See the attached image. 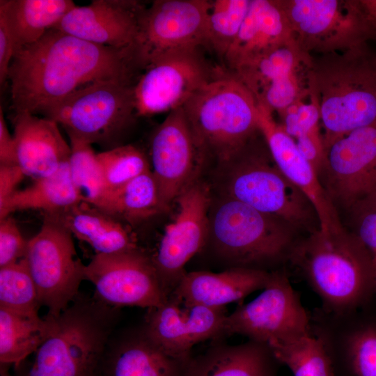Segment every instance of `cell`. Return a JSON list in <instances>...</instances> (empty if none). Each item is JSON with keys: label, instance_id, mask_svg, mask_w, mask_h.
Returning a JSON list of instances; mask_svg holds the SVG:
<instances>
[{"label": "cell", "instance_id": "1", "mask_svg": "<svg viewBox=\"0 0 376 376\" xmlns=\"http://www.w3.org/2000/svg\"><path fill=\"white\" fill-rule=\"evenodd\" d=\"M129 48L96 45L56 29L14 54L8 72L14 112L42 115L71 93L102 80L132 82Z\"/></svg>", "mask_w": 376, "mask_h": 376}, {"label": "cell", "instance_id": "2", "mask_svg": "<svg viewBox=\"0 0 376 376\" xmlns=\"http://www.w3.org/2000/svg\"><path fill=\"white\" fill-rule=\"evenodd\" d=\"M308 89L320 111L325 149L336 139L376 123V53L366 44L313 56Z\"/></svg>", "mask_w": 376, "mask_h": 376}, {"label": "cell", "instance_id": "3", "mask_svg": "<svg viewBox=\"0 0 376 376\" xmlns=\"http://www.w3.org/2000/svg\"><path fill=\"white\" fill-rule=\"evenodd\" d=\"M118 309L79 295L54 318L31 363L14 366L15 376H98Z\"/></svg>", "mask_w": 376, "mask_h": 376}, {"label": "cell", "instance_id": "4", "mask_svg": "<svg viewBox=\"0 0 376 376\" xmlns=\"http://www.w3.org/2000/svg\"><path fill=\"white\" fill-rule=\"evenodd\" d=\"M324 302L335 311L360 304L375 286L373 258L346 228L320 229L299 240L288 258Z\"/></svg>", "mask_w": 376, "mask_h": 376}, {"label": "cell", "instance_id": "5", "mask_svg": "<svg viewBox=\"0 0 376 376\" xmlns=\"http://www.w3.org/2000/svg\"><path fill=\"white\" fill-rule=\"evenodd\" d=\"M209 221L203 249H207L224 270L267 271L288 258L299 240L298 230L284 220L224 196L210 212Z\"/></svg>", "mask_w": 376, "mask_h": 376}, {"label": "cell", "instance_id": "6", "mask_svg": "<svg viewBox=\"0 0 376 376\" xmlns=\"http://www.w3.org/2000/svg\"><path fill=\"white\" fill-rule=\"evenodd\" d=\"M183 109L203 155L213 156L220 164L230 159L260 132L258 102L229 70L218 69Z\"/></svg>", "mask_w": 376, "mask_h": 376}, {"label": "cell", "instance_id": "7", "mask_svg": "<svg viewBox=\"0 0 376 376\" xmlns=\"http://www.w3.org/2000/svg\"><path fill=\"white\" fill-rule=\"evenodd\" d=\"M256 137L230 159L221 164L226 171L224 196L277 217L298 231L308 234L320 229L308 198L282 173L265 140L259 144Z\"/></svg>", "mask_w": 376, "mask_h": 376}, {"label": "cell", "instance_id": "8", "mask_svg": "<svg viewBox=\"0 0 376 376\" xmlns=\"http://www.w3.org/2000/svg\"><path fill=\"white\" fill-rule=\"evenodd\" d=\"M306 52H341L376 39V24L360 0H279Z\"/></svg>", "mask_w": 376, "mask_h": 376}, {"label": "cell", "instance_id": "9", "mask_svg": "<svg viewBox=\"0 0 376 376\" xmlns=\"http://www.w3.org/2000/svg\"><path fill=\"white\" fill-rule=\"evenodd\" d=\"M134 85L120 80L90 83L50 108L43 116L61 125L69 137L91 145L109 144L136 116Z\"/></svg>", "mask_w": 376, "mask_h": 376}, {"label": "cell", "instance_id": "10", "mask_svg": "<svg viewBox=\"0 0 376 376\" xmlns=\"http://www.w3.org/2000/svg\"><path fill=\"white\" fill-rule=\"evenodd\" d=\"M72 234L55 217L44 214L38 233L28 240L25 259L47 315L56 318L79 295L85 280Z\"/></svg>", "mask_w": 376, "mask_h": 376}, {"label": "cell", "instance_id": "11", "mask_svg": "<svg viewBox=\"0 0 376 376\" xmlns=\"http://www.w3.org/2000/svg\"><path fill=\"white\" fill-rule=\"evenodd\" d=\"M309 316L283 272H270L262 292L226 317L220 340L242 335L268 345L311 333Z\"/></svg>", "mask_w": 376, "mask_h": 376}, {"label": "cell", "instance_id": "12", "mask_svg": "<svg viewBox=\"0 0 376 376\" xmlns=\"http://www.w3.org/2000/svg\"><path fill=\"white\" fill-rule=\"evenodd\" d=\"M210 1L156 0L145 8L137 36L130 47L136 70L180 51L206 45Z\"/></svg>", "mask_w": 376, "mask_h": 376}, {"label": "cell", "instance_id": "13", "mask_svg": "<svg viewBox=\"0 0 376 376\" xmlns=\"http://www.w3.org/2000/svg\"><path fill=\"white\" fill-rule=\"evenodd\" d=\"M85 280L95 286L94 297L113 308L159 307L169 299L151 256L141 248L96 253L84 269Z\"/></svg>", "mask_w": 376, "mask_h": 376}, {"label": "cell", "instance_id": "14", "mask_svg": "<svg viewBox=\"0 0 376 376\" xmlns=\"http://www.w3.org/2000/svg\"><path fill=\"white\" fill-rule=\"evenodd\" d=\"M175 201L178 214L166 227L156 253L151 256L168 297L186 274L185 265L206 244L211 205L210 188L197 180Z\"/></svg>", "mask_w": 376, "mask_h": 376}, {"label": "cell", "instance_id": "15", "mask_svg": "<svg viewBox=\"0 0 376 376\" xmlns=\"http://www.w3.org/2000/svg\"><path fill=\"white\" fill-rule=\"evenodd\" d=\"M197 49L166 55L150 64L134 83L137 116H150L183 107L216 74Z\"/></svg>", "mask_w": 376, "mask_h": 376}, {"label": "cell", "instance_id": "16", "mask_svg": "<svg viewBox=\"0 0 376 376\" xmlns=\"http://www.w3.org/2000/svg\"><path fill=\"white\" fill-rule=\"evenodd\" d=\"M318 177L339 215L376 187V123L327 146Z\"/></svg>", "mask_w": 376, "mask_h": 376}, {"label": "cell", "instance_id": "17", "mask_svg": "<svg viewBox=\"0 0 376 376\" xmlns=\"http://www.w3.org/2000/svg\"><path fill=\"white\" fill-rule=\"evenodd\" d=\"M312 61L313 55L304 52L295 39L230 72L258 104L279 115L308 97V74Z\"/></svg>", "mask_w": 376, "mask_h": 376}, {"label": "cell", "instance_id": "18", "mask_svg": "<svg viewBox=\"0 0 376 376\" xmlns=\"http://www.w3.org/2000/svg\"><path fill=\"white\" fill-rule=\"evenodd\" d=\"M203 158L183 107L170 111L150 142L151 171L164 210L198 180Z\"/></svg>", "mask_w": 376, "mask_h": 376}, {"label": "cell", "instance_id": "19", "mask_svg": "<svg viewBox=\"0 0 376 376\" xmlns=\"http://www.w3.org/2000/svg\"><path fill=\"white\" fill-rule=\"evenodd\" d=\"M180 306L169 297L162 306L148 309L142 326L166 353L187 358L195 345L220 339L228 313L226 306L194 305L181 308Z\"/></svg>", "mask_w": 376, "mask_h": 376}, {"label": "cell", "instance_id": "20", "mask_svg": "<svg viewBox=\"0 0 376 376\" xmlns=\"http://www.w3.org/2000/svg\"><path fill=\"white\" fill-rule=\"evenodd\" d=\"M258 129L274 162L285 176L308 198L320 230L336 233L345 227L317 173L299 150L295 140L276 123L273 112L258 104Z\"/></svg>", "mask_w": 376, "mask_h": 376}, {"label": "cell", "instance_id": "21", "mask_svg": "<svg viewBox=\"0 0 376 376\" xmlns=\"http://www.w3.org/2000/svg\"><path fill=\"white\" fill-rule=\"evenodd\" d=\"M145 8L137 1L93 0L87 6H75L54 29L96 45L130 48Z\"/></svg>", "mask_w": 376, "mask_h": 376}, {"label": "cell", "instance_id": "22", "mask_svg": "<svg viewBox=\"0 0 376 376\" xmlns=\"http://www.w3.org/2000/svg\"><path fill=\"white\" fill-rule=\"evenodd\" d=\"M191 357L166 353L141 326L111 336L98 376H184Z\"/></svg>", "mask_w": 376, "mask_h": 376}, {"label": "cell", "instance_id": "23", "mask_svg": "<svg viewBox=\"0 0 376 376\" xmlns=\"http://www.w3.org/2000/svg\"><path fill=\"white\" fill-rule=\"evenodd\" d=\"M13 123L17 165L34 180L49 175L68 162L71 148L58 124L27 111L14 112Z\"/></svg>", "mask_w": 376, "mask_h": 376}, {"label": "cell", "instance_id": "24", "mask_svg": "<svg viewBox=\"0 0 376 376\" xmlns=\"http://www.w3.org/2000/svg\"><path fill=\"white\" fill-rule=\"evenodd\" d=\"M269 276L267 271L249 268H230L220 272L192 271L186 272L169 297L185 307H225L263 290Z\"/></svg>", "mask_w": 376, "mask_h": 376}, {"label": "cell", "instance_id": "25", "mask_svg": "<svg viewBox=\"0 0 376 376\" xmlns=\"http://www.w3.org/2000/svg\"><path fill=\"white\" fill-rule=\"evenodd\" d=\"M295 40L279 0H251L239 34L224 59L230 71Z\"/></svg>", "mask_w": 376, "mask_h": 376}, {"label": "cell", "instance_id": "26", "mask_svg": "<svg viewBox=\"0 0 376 376\" xmlns=\"http://www.w3.org/2000/svg\"><path fill=\"white\" fill-rule=\"evenodd\" d=\"M212 341L204 352L192 354L184 376H272L276 359L268 345L250 340L237 345Z\"/></svg>", "mask_w": 376, "mask_h": 376}, {"label": "cell", "instance_id": "27", "mask_svg": "<svg viewBox=\"0 0 376 376\" xmlns=\"http://www.w3.org/2000/svg\"><path fill=\"white\" fill-rule=\"evenodd\" d=\"M50 215L56 217L73 236L89 244L96 253H113L139 247L135 237L119 219L86 202Z\"/></svg>", "mask_w": 376, "mask_h": 376}, {"label": "cell", "instance_id": "28", "mask_svg": "<svg viewBox=\"0 0 376 376\" xmlns=\"http://www.w3.org/2000/svg\"><path fill=\"white\" fill-rule=\"evenodd\" d=\"M82 202L69 171L68 162L54 173L35 180L29 187L17 189L1 205L0 219L26 210L56 214Z\"/></svg>", "mask_w": 376, "mask_h": 376}, {"label": "cell", "instance_id": "29", "mask_svg": "<svg viewBox=\"0 0 376 376\" xmlns=\"http://www.w3.org/2000/svg\"><path fill=\"white\" fill-rule=\"evenodd\" d=\"M75 6L71 0H1L0 16L10 29L16 52L39 40Z\"/></svg>", "mask_w": 376, "mask_h": 376}, {"label": "cell", "instance_id": "30", "mask_svg": "<svg viewBox=\"0 0 376 376\" xmlns=\"http://www.w3.org/2000/svg\"><path fill=\"white\" fill-rule=\"evenodd\" d=\"M54 317L31 318L0 308V364L17 366L50 334Z\"/></svg>", "mask_w": 376, "mask_h": 376}, {"label": "cell", "instance_id": "31", "mask_svg": "<svg viewBox=\"0 0 376 376\" xmlns=\"http://www.w3.org/2000/svg\"><path fill=\"white\" fill-rule=\"evenodd\" d=\"M96 207L119 220L130 223L164 210L151 170L107 191Z\"/></svg>", "mask_w": 376, "mask_h": 376}, {"label": "cell", "instance_id": "32", "mask_svg": "<svg viewBox=\"0 0 376 376\" xmlns=\"http://www.w3.org/2000/svg\"><path fill=\"white\" fill-rule=\"evenodd\" d=\"M268 346L276 361L287 366L293 376H334L326 344L311 333Z\"/></svg>", "mask_w": 376, "mask_h": 376}, {"label": "cell", "instance_id": "33", "mask_svg": "<svg viewBox=\"0 0 376 376\" xmlns=\"http://www.w3.org/2000/svg\"><path fill=\"white\" fill-rule=\"evenodd\" d=\"M38 292L25 258L0 267V308L31 318H40Z\"/></svg>", "mask_w": 376, "mask_h": 376}, {"label": "cell", "instance_id": "34", "mask_svg": "<svg viewBox=\"0 0 376 376\" xmlns=\"http://www.w3.org/2000/svg\"><path fill=\"white\" fill-rule=\"evenodd\" d=\"M251 0L210 1L206 45L224 58L241 29Z\"/></svg>", "mask_w": 376, "mask_h": 376}, {"label": "cell", "instance_id": "35", "mask_svg": "<svg viewBox=\"0 0 376 376\" xmlns=\"http://www.w3.org/2000/svg\"><path fill=\"white\" fill-rule=\"evenodd\" d=\"M70 138L71 154L68 160L71 179L82 201L96 207L106 194L102 171L91 144Z\"/></svg>", "mask_w": 376, "mask_h": 376}, {"label": "cell", "instance_id": "36", "mask_svg": "<svg viewBox=\"0 0 376 376\" xmlns=\"http://www.w3.org/2000/svg\"><path fill=\"white\" fill-rule=\"evenodd\" d=\"M97 158L107 192L151 170L145 153L133 145L117 146L97 153Z\"/></svg>", "mask_w": 376, "mask_h": 376}, {"label": "cell", "instance_id": "37", "mask_svg": "<svg viewBox=\"0 0 376 376\" xmlns=\"http://www.w3.org/2000/svg\"><path fill=\"white\" fill-rule=\"evenodd\" d=\"M346 228L368 249L376 256V187L357 201L344 214Z\"/></svg>", "mask_w": 376, "mask_h": 376}, {"label": "cell", "instance_id": "38", "mask_svg": "<svg viewBox=\"0 0 376 376\" xmlns=\"http://www.w3.org/2000/svg\"><path fill=\"white\" fill-rule=\"evenodd\" d=\"M347 355L354 376H376V327L354 331L347 338Z\"/></svg>", "mask_w": 376, "mask_h": 376}, {"label": "cell", "instance_id": "39", "mask_svg": "<svg viewBox=\"0 0 376 376\" xmlns=\"http://www.w3.org/2000/svg\"><path fill=\"white\" fill-rule=\"evenodd\" d=\"M281 125L293 139L320 130V113L316 104L299 101L279 114Z\"/></svg>", "mask_w": 376, "mask_h": 376}, {"label": "cell", "instance_id": "40", "mask_svg": "<svg viewBox=\"0 0 376 376\" xmlns=\"http://www.w3.org/2000/svg\"><path fill=\"white\" fill-rule=\"evenodd\" d=\"M27 244L12 217L0 219V267L25 258Z\"/></svg>", "mask_w": 376, "mask_h": 376}, {"label": "cell", "instance_id": "41", "mask_svg": "<svg viewBox=\"0 0 376 376\" xmlns=\"http://www.w3.org/2000/svg\"><path fill=\"white\" fill-rule=\"evenodd\" d=\"M294 140L301 154L319 176L325 159V149L320 130L301 135Z\"/></svg>", "mask_w": 376, "mask_h": 376}, {"label": "cell", "instance_id": "42", "mask_svg": "<svg viewBox=\"0 0 376 376\" xmlns=\"http://www.w3.org/2000/svg\"><path fill=\"white\" fill-rule=\"evenodd\" d=\"M15 53L12 34L5 21L0 16V84L3 85L8 78L9 68Z\"/></svg>", "mask_w": 376, "mask_h": 376}, {"label": "cell", "instance_id": "43", "mask_svg": "<svg viewBox=\"0 0 376 376\" xmlns=\"http://www.w3.org/2000/svg\"><path fill=\"white\" fill-rule=\"evenodd\" d=\"M25 175L17 164H0V205L15 191Z\"/></svg>", "mask_w": 376, "mask_h": 376}, {"label": "cell", "instance_id": "44", "mask_svg": "<svg viewBox=\"0 0 376 376\" xmlns=\"http://www.w3.org/2000/svg\"><path fill=\"white\" fill-rule=\"evenodd\" d=\"M0 164H17L14 137L8 130L1 107L0 108Z\"/></svg>", "mask_w": 376, "mask_h": 376}, {"label": "cell", "instance_id": "45", "mask_svg": "<svg viewBox=\"0 0 376 376\" xmlns=\"http://www.w3.org/2000/svg\"><path fill=\"white\" fill-rule=\"evenodd\" d=\"M360 2L369 17L376 24V0H360Z\"/></svg>", "mask_w": 376, "mask_h": 376}, {"label": "cell", "instance_id": "46", "mask_svg": "<svg viewBox=\"0 0 376 376\" xmlns=\"http://www.w3.org/2000/svg\"><path fill=\"white\" fill-rule=\"evenodd\" d=\"M9 365L0 364V376H14L8 370Z\"/></svg>", "mask_w": 376, "mask_h": 376}, {"label": "cell", "instance_id": "47", "mask_svg": "<svg viewBox=\"0 0 376 376\" xmlns=\"http://www.w3.org/2000/svg\"><path fill=\"white\" fill-rule=\"evenodd\" d=\"M372 258H373V266L375 283V286H376V256H372Z\"/></svg>", "mask_w": 376, "mask_h": 376}]
</instances>
